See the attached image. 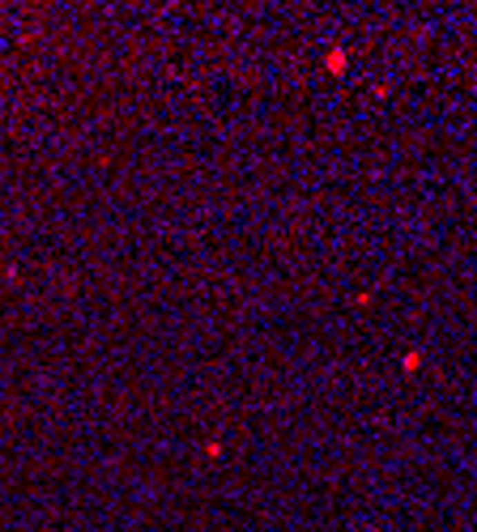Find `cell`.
I'll use <instances>...</instances> for the list:
<instances>
[{"label": "cell", "mask_w": 477, "mask_h": 532, "mask_svg": "<svg viewBox=\"0 0 477 532\" xmlns=\"http://www.w3.org/2000/svg\"><path fill=\"white\" fill-rule=\"evenodd\" d=\"M341 64H345V56L341 52H329V72H341Z\"/></svg>", "instance_id": "1"}]
</instances>
